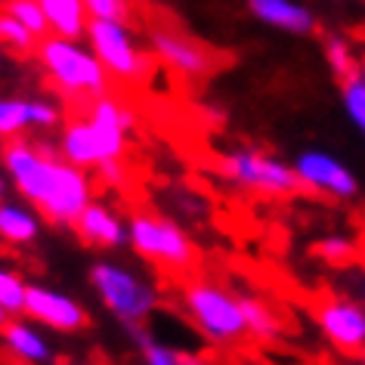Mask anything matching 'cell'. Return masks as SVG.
Segmentation results:
<instances>
[{"instance_id":"cell-16","label":"cell","mask_w":365,"mask_h":365,"mask_svg":"<svg viewBox=\"0 0 365 365\" xmlns=\"http://www.w3.org/2000/svg\"><path fill=\"white\" fill-rule=\"evenodd\" d=\"M0 239L6 245H34L41 239V214L34 211L29 202H16V198H4L0 202Z\"/></svg>"},{"instance_id":"cell-6","label":"cell","mask_w":365,"mask_h":365,"mask_svg":"<svg viewBox=\"0 0 365 365\" xmlns=\"http://www.w3.org/2000/svg\"><path fill=\"white\" fill-rule=\"evenodd\" d=\"M220 173L239 189H251L269 198H288L300 189L294 168L288 161L263 149H248V145L226 152L220 158Z\"/></svg>"},{"instance_id":"cell-19","label":"cell","mask_w":365,"mask_h":365,"mask_svg":"<svg viewBox=\"0 0 365 365\" xmlns=\"http://www.w3.org/2000/svg\"><path fill=\"white\" fill-rule=\"evenodd\" d=\"M242 297V316H245V328H248V337L254 341H276L282 334V319L276 316L267 300L251 297V294H239Z\"/></svg>"},{"instance_id":"cell-36","label":"cell","mask_w":365,"mask_h":365,"mask_svg":"<svg viewBox=\"0 0 365 365\" xmlns=\"http://www.w3.org/2000/svg\"><path fill=\"white\" fill-rule=\"evenodd\" d=\"M0 66H4V47H0Z\"/></svg>"},{"instance_id":"cell-4","label":"cell","mask_w":365,"mask_h":365,"mask_svg":"<svg viewBox=\"0 0 365 365\" xmlns=\"http://www.w3.org/2000/svg\"><path fill=\"white\" fill-rule=\"evenodd\" d=\"M90 285H93L99 304L127 328L143 325L161 304V294L152 279L140 276L127 263L99 260L90 269Z\"/></svg>"},{"instance_id":"cell-25","label":"cell","mask_w":365,"mask_h":365,"mask_svg":"<svg viewBox=\"0 0 365 365\" xmlns=\"http://www.w3.org/2000/svg\"><path fill=\"white\" fill-rule=\"evenodd\" d=\"M341 106L346 118L353 121V127L365 136V87L356 78L341 81Z\"/></svg>"},{"instance_id":"cell-33","label":"cell","mask_w":365,"mask_h":365,"mask_svg":"<svg viewBox=\"0 0 365 365\" xmlns=\"http://www.w3.org/2000/svg\"><path fill=\"white\" fill-rule=\"evenodd\" d=\"M359 297H362V307H365V279H362V285H359Z\"/></svg>"},{"instance_id":"cell-26","label":"cell","mask_w":365,"mask_h":365,"mask_svg":"<svg viewBox=\"0 0 365 365\" xmlns=\"http://www.w3.org/2000/svg\"><path fill=\"white\" fill-rule=\"evenodd\" d=\"M316 257H322L325 263H331V267H344V263L353 260L356 254V242L350 235H325V239L316 242Z\"/></svg>"},{"instance_id":"cell-32","label":"cell","mask_w":365,"mask_h":365,"mask_svg":"<svg viewBox=\"0 0 365 365\" xmlns=\"http://www.w3.org/2000/svg\"><path fill=\"white\" fill-rule=\"evenodd\" d=\"M4 195H6V180L0 177V202H4Z\"/></svg>"},{"instance_id":"cell-2","label":"cell","mask_w":365,"mask_h":365,"mask_svg":"<svg viewBox=\"0 0 365 365\" xmlns=\"http://www.w3.org/2000/svg\"><path fill=\"white\" fill-rule=\"evenodd\" d=\"M180 307L195 331L214 346H232L248 337L242 297L211 279H189L180 288Z\"/></svg>"},{"instance_id":"cell-14","label":"cell","mask_w":365,"mask_h":365,"mask_svg":"<svg viewBox=\"0 0 365 365\" xmlns=\"http://www.w3.org/2000/svg\"><path fill=\"white\" fill-rule=\"evenodd\" d=\"M248 13L267 29L285 34H313L316 16L300 0H248Z\"/></svg>"},{"instance_id":"cell-7","label":"cell","mask_w":365,"mask_h":365,"mask_svg":"<svg viewBox=\"0 0 365 365\" xmlns=\"http://www.w3.org/2000/svg\"><path fill=\"white\" fill-rule=\"evenodd\" d=\"M84 41L112 81L140 84L145 78V71H149V56H145V50H140L133 31L121 22H90Z\"/></svg>"},{"instance_id":"cell-5","label":"cell","mask_w":365,"mask_h":365,"mask_svg":"<svg viewBox=\"0 0 365 365\" xmlns=\"http://www.w3.org/2000/svg\"><path fill=\"white\" fill-rule=\"evenodd\" d=\"M127 245L143 260L170 272H186L195 267V245L173 220L149 211L127 217Z\"/></svg>"},{"instance_id":"cell-28","label":"cell","mask_w":365,"mask_h":365,"mask_svg":"<svg viewBox=\"0 0 365 365\" xmlns=\"http://www.w3.org/2000/svg\"><path fill=\"white\" fill-rule=\"evenodd\" d=\"M84 6H87L90 22H121V25H127V19H130V13H133L130 0H84Z\"/></svg>"},{"instance_id":"cell-35","label":"cell","mask_w":365,"mask_h":365,"mask_svg":"<svg viewBox=\"0 0 365 365\" xmlns=\"http://www.w3.org/2000/svg\"><path fill=\"white\" fill-rule=\"evenodd\" d=\"M359 365H365V350H362V353H359Z\"/></svg>"},{"instance_id":"cell-21","label":"cell","mask_w":365,"mask_h":365,"mask_svg":"<svg viewBox=\"0 0 365 365\" xmlns=\"http://www.w3.org/2000/svg\"><path fill=\"white\" fill-rule=\"evenodd\" d=\"M29 285L19 272L10 267H0V309L10 319L25 316V300H29Z\"/></svg>"},{"instance_id":"cell-34","label":"cell","mask_w":365,"mask_h":365,"mask_svg":"<svg viewBox=\"0 0 365 365\" xmlns=\"http://www.w3.org/2000/svg\"><path fill=\"white\" fill-rule=\"evenodd\" d=\"M6 6H10V0H0V10H6Z\"/></svg>"},{"instance_id":"cell-22","label":"cell","mask_w":365,"mask_h":365,"mask_svg":"<svg viewBox=\"0 0 365 365\" xmlns=\"http://www.w3.org/2000/svg\"><path fill=\"white\" fill-rule=\"evenodd\" d=\"M6 13H10L13 19L19 22L22 29L29 31L38 43H41L43 38H50V25H47V16H43L41 0H10Z\"/></svg>"},{"instance_id":"cell-38","label":"cell","mask_w":365,"mask_h":365,"mask_svg":"<svg viewBox=\"0 0 365 365\" xmlns=\"http://www.w3.org/2000/svg\"><path fill=\"white\" fill-rule=\"evenodd\" d=\"M71 365H90V362H71Z\"/></svg>"},{"instance_id":"cell-23","label":"cell","mask_w":365,"mask_h":365,"mask_svg":"<svg viewBox=\"0 0 365 365\" xmlns=\"http://www.w3.org/2000/svg\"><path fill=\"white\" fill-rule=\"evenodd\" d=\"M0 47L6 53H13V56H29V53H38V41L10 13L0 10Z\"/></svg>"},{"instance_id":"cell-18","label":"cell","mask_w":365,"mask_h":365,"mask_svg":"<svg viewBox=\"0 0 365 365\" xmlns=\"http://www.w3.org/2000/svg\"><path fill=\"white\" fill-rule=\"evenodd\" d=\"M136 346L143 353V365H207L198 353H189V350H180L173 344H164L158 337H152L143 325H133L130 328Z\"/></svg>"},{"instance_id":"cell-13","label":"cell","mask_w":365,"mask_h":365,"mask_svg":"<svg viewBox=\"0 0 365 365\" xmlns=\"http://www.w3.org/2000/svg\"><path fill=\"white\" fill-rule=\"evenodd\" d=\"M59 158L75 164L81 170H96L99 164H106V149L99 143V136L93 130V124L87 121L84 115L71 118V121L62 127L59 133Z\"/></svg>"},{"instance_id":"cell-15","label":"cell","mask_w":365,"mask_h":365,"mask_svg":"<svg viewBox=\"0 0 365 365\" xmlns=\"http://www.w3.org/2000/svg\"><path fill=\"white\" fill-rule=\"evenodd\" d=\"M4 346L10 350L16 359L25 362V365H50L56 350H53L50 337L43 334L41 325H34L31 319H10V322L4 325Z\"/></svg>"},{"instance_id":"cell-8","label":"cell","mask_w":365,"mask_h":365,"mask_svg":"<svg viewBox=\"0 0 365 365\" xmlns=\"http://www.w3.org/2000/svg\"><path fill=\"white\" fill-rule=\"evenodd\" d=\"M291 168H294L300 189L334 198V202H350V198L359 195V177L353 173V168L325 149L297 152Z\"/></svg>"},{"instance_id":"cell-3","label":"cell","mask_w":365,"mask_h":365,"mask_svg":"<svg viewBox=\"0 0 365 365\" xmlns=\"http://www.w3.org/2000/svg\"><path fill=\"white\" fill-rule=\"evenodd\" d=\"M38 66L53 87L66 99H99L108 93L106 68L99 66L87 41H66V38H43L38 43Z\"/></svg>"},{"instance_id":"cell-30","label":"cell","mask_w":365,"mask_h":365,"mask_svg":"<svg viewBox=\"0 0 365 365\" xmlns=\"http://www.w3.org/2000/svg\"><path fill=\"white\" fill-rule=\"evenodd\" d=\"M356 81H359V84L365 87V62H359V66H356V75H353Z\"/></svg>"},{"instance_id":"cell-12","label":"cell","mask_w":365,"mask_h":365,"mask_svg":"<svg viewBox=\"0 0 365 365\" xmlns=\"http://www.w3.org/2000/svg\"><path fill=\"white\" fill-rule=\"evenodd\" d=\"M71 230L78 232V239L90 245V248H121V245H127V220L121 214L115 211L112 205L106 202H90L87 211L78 217V223L71 226Z\"/></svg>"},{"instance_id":"cell-9","label":"cell","mask_w":365,"mask_h":365,"mask_svg":"<svg viewBox=\"0 0 365 365\" xmlns=\"http://www.w3.org/2000/svg\"><path fill=\"white\" fill-rule=\"evenodd\" d=\"M25 319H31L34 325L50 328L59 334H78L90 325V313L84 309L78 297L56 291L41 282L29 285V300H25Z\"/></svg>"},{"instance_id":"cell-31","label":"cell","mask_w":365,"mask_h":365,"mask_svg":"<svg viewBox=\"0 0 365 365\" xmlns=\"http://www.w3.org/2000/svg\"><path fill=\"white\" fill-rule=\"evenodd\" d=\"M6 322H10V316H6L4 309H0V331H4V325H6Z\"/></svg>"},{"instance_id":"cell-11","label":"cell","mask_w":365,"mask_h":365,"mask_svg":"<svg viewBox=\"0 0 365 365\" xmlns=\"http://www.w3.org/2000/svg\"><path fill=\"white\" fill-rule=\"evenodd\" d=\"M149 47L164 66L189 81L205 78L214 66V56L207 53V47H202L198 41H192L189 34L177 29H168V25H155L149 31Z\"/></svg>"},{"instance_id":"cell-27","label":"cell","mask_w":365,"mask_h":365,"mask_svg":"<svg viewBox=\"0 0 365 365\" xmlns=\"http://www.w3.org/2000/svg\"><path fill=\"white\" fill-rule=\"evenodd\" d=\"M66 121V112L56 99L50 96H31V130H56Z\"/></svg>"},{"instance_id":"cell-10","label":"cell","mask_w":365,"mask_h":365,"mask_svg":"<svg viewBox=\"0 0 365 365\" xmlns=\"http://www.w3.org/2000/svg\"><path fill=\"white\" fill-rule=\"evenodd\" d=\"M319 331L334 350L359 356L365 350V307L350 297H325L313 309Z\"/></svg>"},{"instance_id":"cell-37","label":"cell","mask_w":365,"mask_h":365,"mask_svg":"<svg viewBox=\"0 0 365 365\" xmlns=\"http://www.w3.org/2000/svg\"><path fill=\"white\" fill-rule=\"evenodd\" d=\"M0 152H4V136H0Z\"/></svg>"},{"instance_id":"cell-24","label":"cell","mask_w":365,"mask_h":365,"mask_svg":"<svg viewBox=\"0 0 365 365\" xmlns=\"http://www.w3.org/2000/svg\"><path fill=\"white\" fill-rule=\"evenodd\" d=\"M325 62L331 66V71L341 81L346 78H353L356 75V56H353V50H350V43H346L344 38H337V34H328L325 38Z\"/></svg>"},{"instance_id":"cell-20","label":"cell","mask_w":365,"mask_h":365,"mask_svg":"<svg viewBox=\"0 0 365 365\" xmlns=\"http://www.w3.org/2000/svg\"><path fill=\"white\" fill-rule=\"evenodd\" d=\"M31 130V96H0V136L4 143L25 140Z\"/></svg>"},{"instance_id":"cell-17","label":"cell","mask_w":365,"mask_h":365,"mask_svg":"<svg viewBox=\"0 0 365 365\" xmlns=\"http://www.w3.org/2000/svg\"><path fill=\"white\" fill-rule=\"evenodd\" d=\"M41 6L53 38H66V41L87 38L90 16H87L84 0H41Z\"/></svg>"},{"instance_id":"cell-29","label":"cell","mask_w":365,"mask_h":365,"mask_svg":"<svg viewBox=\"0 0 365 365\" xmlns=\"http://www.w3.org/2000/svg\"><path fill=\"white\" fill-rule=\"evenodd\" d=\"M99 173V180L108 182V186H121L124 177H127V170H124V161H106V164H99L96 168Z\"/></svg>"},{"instance_id":"cell-1","label":"cell","mask_w":365,"mask_h":365,"mask_svg":"<svg viewBox=\"0 0 365 365\" xmlns=\"http://www.w3.org/2000/svg\"><path fill=\"white\" fill-rule=\"evenodd\" d=\"M0 168L13 189L41 217L56 226H75L93 202V182L87 170L62 161L50 149L31 140H10L0 152Z\"/></svg>"}]
</instances>
